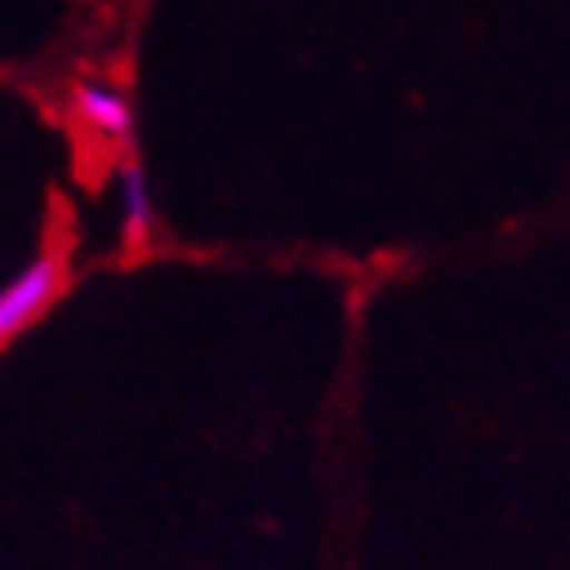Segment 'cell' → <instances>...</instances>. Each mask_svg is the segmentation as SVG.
I'll use <instances>...</instances> for the list:
<instances>
[{"instance_id": "6da1fadb", "label": "cell", "mask_w": 570, "mask_h": 570, "mask_svg": "<svg viewBox=\"0 0 570 570\" xmlns=\"http://www.w3.org/2000/svg\"><path fill=\"white\" fill-rule=\"evenodd\" d=\"M66 283V269L56 255H38L33 265H23L6 288H0V344H10V338L19 330L33 325L42 311L56 302V293H61Z\"/></svg>"}, {"instance_id": "7a4b0ae2", "label": "cell", "mask_w": 570, "mask_h": 570, "mask_svg": "<svg viewBox=\"0 0 570 570\" xmlns=\"http://www.w3.org/2000/svg\"><path fill=\"white\" fill-rule=\"evenodd\" d=\"M75 111L83 117V126H94L102 139H130V98L117 89V83H102V79H89L75 89Z\"/></svg>"}, {"instance_id": "3957f363", "label": "cell", "mask_w": 570, "mask_h": 570, "mask_svg": "<svg viewBox=\"0 0 570 570\" xmlns=\"http://www.w3.org/2000/svg\"><path fill=\"white\" fill-rule=\"evenodd\" d=\"M121 214H126L130 242H145L154 233V190L139 163H126V173H121Z\"/></svg>"}]
</instances>
